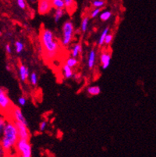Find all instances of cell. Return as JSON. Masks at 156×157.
<instances>
[{
  "label": "cell",
  "instance_id": "6da1fadb",
  "mask_svg": "<svg viewBox=\"0 0 156 157\" xmlns=\"http://www.w3.org/2000/svg\"><path fill=\"white\" fill-rule=\"evenodd\" d=\"M19 139L17 128L15 123L11 120H8L2 138H0V145L7 153H9L15 148Z\"/></svg>",
  "mask_w": 156,
  "mask_h": 157
},
{
  "label": "cell",
  "instance_id": "7a4b0ae2",
  "mask_svg": "<svg viewBox=\"0 0 156 157\" xmlns=\"http://www.w3.org/2000/svg\"><path fill=\"white\" fill-rule=\"evenodd\" d=\"M40 39L46 58L53 59L59 50V44L55 38L53 32L49 29H43L41 32Z\"/></svg>",
  "mask_w": 156,
  "mask_h": 157
},
{
  "label": "cell",
  "instance_id": "3957f363",
  "mask_svg": "<svg viewBox=\"0 0 156 157\" xmlns=\"http://www.w3.org/2000/svg\"><path fill=\"white\" fill-rule=\"evenodd\" d=\"M13 106L6 90L3 88H0V113L4 115L10 113Z\"/></svg>",
  "mask_w": 156,
  "mask_h": 157
},
{
  "label": "cell",
  "instance_id": "277c9868",
  "mask_svg": "<svg viewBox=\"0 0 156 157\" xmlns=\"http://www.w3.org/2000/svg\"><path fill=\"white\" fill-rule=\"evenodd\" d=\"M62 45L67 46L72 42L74 33V27L71 21H66L62 26Z\"/></svg>",
  "mask_w": 156,
  "mask_h": 157
},
{
  "label": "cell",
  "instance_id": "5b68a950",
  "mask_svg": "<svg viewBox=\"0 0 156 157\" xmlns=\"http://www.w3.org/2000/svg\"><path fill=\"white\" fill-rule=\"evenodd\" d=\"M19 157H32V147L29 141L19 139L15 147Z\"/></svg>",
  "mask_w": 156,
  "mask_h": 157
},
{
  "label": "cell",
  "instance_id": "8992f818",
  "mask_svg": "<svg viewBox=\"0 0 156 157\" xmlns=\"http://www.w3.org/2000/svg\"><path fill=\"white\" fill-rule=\"evenodd\" d=\"M10 116L12 117L11 121H13L14 123H20V124H23L28 126V121H27L26 118L23 114L22 111L20 109L19 107L17 106H13V109L10 111Z\"/></svg>",
  "mask_w": 156,
  "mask_h": 157
},
{
  "label": "cell",
  "instance_id": "52a82bcc",
  "mask_svg": "<svg viewBox=\"0 0 156 157\" xmlns=\"http://www.w3.org/2000/svg\"><path fill=\"white\" fill-rule=\"evenodd\" d=\"M52 8L50 0H39L38 2V11L41 15H45L49 13Z\"/></svg>",
  "mask_w": 156,
  "mask_h": 157
},
{
  "label": "cell",
  "instance_id": "ba28073f",
  "mask_svg": "<svg viewBox=\"0 0 156 157\" xmlns=\"http://www.w3.org/2000/svg\"><path fill=\"white\" fill-rule=\"evenodd\" d=\"M15 124L17 128L18 135H19L20 139L29 141L30 131L28 130V126L23 124H20V123H15Z\"/></svg>",
  "mask_w": 156,
  "mask_h": 157
},
{
  "label": "cell",
  "instance_id": "9c48e42d",
  "mask_svg": "<svg viewBox=\"0 0 156 157\" xmlns=\"http://www.w3.org/2000/svg\"><path fill=\"white\" fill-rule=\"evenodd\" d=\"M100 61L101 64H102V68L103 70H106L109 66L110 65V62H111V55L110 53L107 52H104L101 54L100 56Z\"/></svg>",
  "mask_w": 156,
  "mask_h": 157
},
{
  "label": "cell",
  "instance_id": "30bf717a",
  "mask_svg": "<svg viewBox=\"0 0 156 157\" xmlns=\"http://www.w3.org/2000/svg\"><path fill=\"white\" fill-rule=\"evenodd\" d=\"M30 76V71L26 66L20 64L19 67V77L22 82H26Z\"/></svg>",
  "mask_w": 156,
  "mask_h": 157
},
{
  "label": "cell",
  "instance_id": "8fae6325",
  "mask_svg": "<svg viewBox=\"0 0 156 157\" xmlns=\"http://www.w3.org/2000/svg\"><path fill=\"white\" fill-rule=\"evenodd\" d=\"M96 51L95 49H91L89 52L88 59H87V67L89 69H93V67L95 65V60H96Z\"/></svg>",
  "mask_w": 156,
  "mask_h": 157
},
{
  "label": "cell",
  "instance_id": "7c38bea8",
  "mask_svg": "<svg viewBox=\"0 0 156 157\" xmlns=\"http://www.w3.org/2000/svg\"><path fill=\"white\" fill-rule=\"evenodd\" d=\"M65 1V9L69 13L74 12L76 6V2L73 0H64Z\"/></svg>",
  "mask_w": 156,
  "mask_h": 157
},
{
  "label": "cell",
  "instance_id": "4fadbf2b",
  "mask_svg": "<svg viewBox=\"0 0 156 157\" xmlns=\"http://www.w3.org/2000/svg\"><path fill=\"white\" fill-rule=\"evenodd\" d=\"M62 74H63L64 78H66V79H70V78H72L73 77V69L69 67H68L66 64L62 66Z\"/></svg>",
  "mask_w": 156,
  "mask_h": 157
},
{
  "label": "cell",
  "instance_id": "5bb4252c",
  "mask_svg": "<svg viewBox=\"0 0 156 157\" xmlns=\"http://www.w3.org/2000/svg\"><path fill=\"white\" fill-rule=\"evenodd\" d=\"M82 52V45L80 43L75 44L71 50V57L76 58Z\"/></svg>",
  "mask_w": 156,
  "mask_h": 157
},
{
  "label": "cell",
  "instance_id": "9a60e30c",
  "mask_svg": "<svg viewBox=\"0 0 156 157\" xmlns=\"http://www.w3.org/2000/svg\"><path fill=\"white\" fill-rule=\"evenodd\" d=\"M51 3L56 10H65L64 0H51Z\"/></svg>",
  "mask_w": 156,
  "mask_h": 157
},
{
  "label": "cell",
  "instance_id": "2e32d148",
  "mask_svg": "<svg viewBox=\"0 0 156 157\" xmlns=\"http://www.w3.org/2000/svg\"><path fill=\"white\" fill-rule=\"evenodd\" d=\"M7 121H8V120L6 119V116L0 113V138H2Z\"/></svg>",
  "mask_w": 156,
  "mask_h": 157
},
{
  "label": "cell",
  "instance_id": "e0dca14e",
  "mask_svg": "<svg viewBox=\"0 0 156 157\" xmlns=\"http://www.w3.org/2000/svg\"><path fill=\"white\" fill-rule=\"evenodd\" d=\"M109 27H106V28L103 30V31L102 32V34H101L100 38H99L98 42L99 46H102V45H104L105 39H106V37L109 35Z\"/></svg>",
  "mask_w": 156,
  "mask_h": 157
},
{
  "label": "cell",
  "instance_id": "ac0fdd59",
  "mask_svg": "<svg viewBox=\"0 0 156 157\" xmlns=\"http://www.w3.org/2000/svg\"><path fill=\"white\" fill-rule=\"evenodd\" d=\"M87 92L91 95H98L101 93V88L98 86L93 85L87 88Z\"/></svg>",
  "mask_w": 156,
  "mask_h": 157
},
{
  "label": "cell",
  "instance_id": "d6986e66",
  "mask_svg": "<svg viewBox=\"0 0 156 157\" xmlns=\"http://www.w3.org/2000/svg\"><path fill=\"white\" fill-rule=\"evenodd\" d=\"M65 14V10H56L54 13V21L57 24Z\"/></svg>",
  "mask_w": 156,
  "mask_h": 157
},
{
  "label": "cell",
  "instance_id": "ffe728a7",
  "mask_svg": "<svg viewBox=\"0 0 156 157\" xmlns=\"http://www.w3.org/2000/svg\"><path fill=\"white\" fill-rule=\"evenodd\" d=\"M79 63V61L76 59V58H73V57H69L68 59H66V65H67L68 67H69L70 68H73L75 67L78 65Z\"/></svg>",
  "mask_w": 156,
  "mask_h": 157
},
{
  "label": "cell",
  "instance_id": "44dd1931",
  "mask_svg": "<svg viewBox=\"0 0 156 157\" xmlns=\"http://www.w3.org/2000/svg\"><path fill=\"white\" fill-rule=\"evenodd\" d=\"M89 24V17H85L83 18L81 21V24H80V31L83 33H85L87 30V27H88Z\"/></svg>",
  "mask_w": 156,
  "mask_h": 157
},
{
  "label": "cell",
  "instance_id": "7402d4cb",
  "mask_svg": "<svg viewBox=\"0 0 156 157\" xmlns=\"http://www.w3.org/2000/svg\"><path fill=\"white\" fill-rule=\"evenodd\" d=\"M112 17L111 11L106 10L104 12H102L100 13V19L102 21H109Z\"/></svg>",
  "mask_w": 156,
  "mask_h": 157
},
{
  "label": "cell",
  "instance_id": "603a6c76",
  "mask_svg": "<svg viewBox=\"0 0 156 157\" xmlns=\"http://www.w3.org/2000/svg\"><path fill=\"white\" fill-rule=\"evenodd\" d=\"M15 45V49H16V52L17 53H20L24 51V43L20 41H17L14 44Z\"/></svg>",
  "mask_w": 156,
  "mask_h": 157
},
{
  "label": "cell",
  "instance_id": "cb8c5ba5",
  "mask_svg": "<svg viewBox=\"0 0 156 157\" xmlns=\"http://www.w3.org/2000/svg\"><path fill=\"white\" fill-rule=\"evenodd\" d=\"M91 3H92V6H93L95 8L101 9V8H102V7L105 6V4H106V1H102V0H95V1H92Z\"/></svg>",
  "mask_w": 156,
  "mask_h": 157
},
{
  "label": "cell",
  "instance_id": "d4e9b609",
  "mask_svg": "<svg viewBox=\"0 0 156 157\" xmlns=\"http://www.w3.org/2000/svg\"><path fill=\"white\" fill-rule=\"evenodd\" d=\"M38 75L35 72H32L30 74V82L33 86H35L38 84Z\"/></svg>",
  "mask_w": 156,
  "mask_h": 157
},
{
  "label": "cell",
  "instance_id": "484cf974",
  "mask_svg": "<svg viewBox=\"0 0 156 157\" xmlns=\"http://www.w3.org/2000/svg\"><path fill=\"white\" fill-rule=\"evenodd\" d=\"M17 4L19 8L22 10H25L27 7V2H25L24 0H17Z\"/></svg>",
  "mask_w": 156,
  "mask_h": 157
},
{
  "label": "cell",
  "instance_id": "4316f807",
  "mask_svg": "<svg viewBox=\"0 0 156 157\" xmlns=\"http://www.w3.org/2000/svg\"><path fill=\"white\" fill-rule=\"evenodd\" d=\"M113 35H112V34H109V35L106 37L104 45H110V44H111V42H113Z\"/></svg>",
  "mask_w": 156,
  "mask_h": 157
},
{
  "label": "cell",
  "instance_id": "83f0119b",
  "mask_svg": "<svg viewBox=\"0 0 156 157\" xmlns=\"http://www.w3.org/2000/svg\"><path fill=\"white\" fill-rule=\"evenodd\" d=\"M47 126H48V123H47L46 121H42V122L40 123V124H39V131L43 132V131H45Z\"/></svg>",
  "mask_w": 156,
  "mask_h": 157
},
{
  "label": "cell",
  "instance_id": "f1b7e54d",
  "mask_svg": "<svg viewBox=\"0 0 156 157\" xmlns=\"http://www.w3.org/2000/svg\"><path fill=\"white\" fill-rule=\"evenodd\" d=\"M17 102L20 105H21V106H24L27 103V98L24 96H20L18 98Z\"/></svg>",
  "mask_w": 156,
  "mask_h": 157
},
{
  "label": "cell",
  "instance_id": "f546056e",
  "mask_svg": "<svg viewBox=\"0 0 156 157\" xmlns=\"http://www.w3.org/2000/svg\"><path fill=\"white\" fill-rule=\"evenodd\" d=\"M101 11H102V10H101V9L95 8V9H94L93 10L91 11V18L96 17H97V16L98 15L99 13H100Z\"/></svg>",
  "mask_w": 156,
  "mask_h": 157
},
{
  "label": "cell",
  "instance_id": "4dcf8cb0",
  "mask_svg": "<svg viewBox=\"0 0 156 157\" xmlns=\"http://www.w3.org/2000/svg\"><path fill=\"white\" fill-rule=\"evenodd\" d=\"M7 152L4 150V148L0 145V157H6Z\"/></svg>",
  "mask_w": 156,
  "mask_h": 157
},
{
  "label": "cell",
  "instance_id": "1f68e13d",
  "mask_svg": "<svg viewBox=\"0 0 156 157\" xmlns=\"http://www.w3.org/2000/svg\"><path fill=\"white\" fill-rule=\"evenodd\" d=\"M5 48L6 51V52L8 54H10L12 52V48H11V45L9 44H6L5 46Z\"/></svg>",
  "mask_w": 156,
  "mask_h": 157
},
{
  "label": "cell",
  "instance_id": "d6a6232c",
  "mask_svg": "<svg viewBox=\"0 0 156 157\" xmlns=\"http://www.w3.org/2000/svg\"><path fill=\"white\" fill-rule=\"evenodd\" d=\"M1 35H2V31H0V36H1Z\"/></svg>",
  "mask_w": 156,
  "mask_h": 157
}]
</instances>
